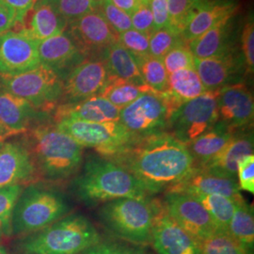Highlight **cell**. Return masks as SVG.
I'll list each match as a JSON object with an SVG mask.
<instances>
[{
  "label": "cell",
  "instance_id": "obj_6",
  "mask_svg": "<svg viewBox=\"0 0 254 254\" xmlns=\"http://www.w3.org/2000/svg\"><path fill=\"white\" fill-rule=\"evenodd\" d=\"M162 200L154 197L122 198L102 204L101 224L112 236L136 246L151 245L154 218Z\"/></svg>",
  "mask_w": 254,
  "mask_h": 254
},
{
  "label": "cell",
  "instance_id": "obj_1",
  "mask_svg": "<svg viewBox=\"0 0 254 254\" xmlns=\"http://www.w3.org/2000/svg\"><path fill=\"white\" fill-rule=\"evenodd\" d=\"M111 160L132 173L151 197L172 190L196 169L187 145L169 131L136 138Z\"/></svg>",
  "mask_w": 254,
  "mask_h": 254
},
{
  "label": "cell",
  "instance_id": "obj_41",
  "mask_svg": "<svg viewBox=\"0 0 254 254\" xmlns=\"http://www.w3.org/2000/svg\"><path fill=\"white\" fill-rule=\"evenodd\" d=\"M149 38V35L131 28L118 34V42L130 52V54L137 62L140 59L150 55Z\"/></svg>",
  "mask_w": 254,
  "mask_h": 254
},
{
  "label": "cell",
  "instance_id": "obj_40",
  "mask_svg": "<svg viewBox=\"0 0 254 254\" xmlns=\"http://www.w3.org/2000/svg\"><path fill=\"white\" fill-rule=\"evenodd\" d=\"M96 9L106 19L117 34L132 28L131 17L127 12L117 8L110 0H99Z\"/></svg>",
  "mask_w": 254,
  "mask_h": 254
},
{
  "label": "cell",
  "instance_id": "obj_43",
  "mask_svg": "<svg viewBox=\"0 0 254 254\" xmlns=\"http://www.w3.org/2000/svg\"><path fill=\"white\" fill-rule=\"evenodd\" d=\"M130 17L132 28L149 36L153 33L154 30V18L149 6V0H140L138 7Z\"/></svg>",
  "mask_w": 254,
  "mask_h": 254
},
{
  "label": "cell",
  "instance_id": "obj_5",
  "mask_svg": "<svg viewBox=\"0 0 254 254\" xmlns=\"http://www.w3.org/2000/svg\"><path fill=\"white\" fill-rule=\"evenodd\" d=\"M68 197L53 185L37 182L24 188L12 214V236L33 234L71 214Z\"/></svg>",
  "mask_w": 254,
  "mask_h": 254
},
{
  "label": "cell",
  "instance_id": "obj_42",
  "mask_svg": "<svg viewBox=\"0 0 254 254\" xmlns=\"http://www.w3.org/2000/svg\"><path fill=\"white\" fill-rule=\"evenodd\" d=\"M241 46H242V57L245 63L247 73L251 74L254 70V15L249 16L246 22L242 35H241Z\"/></svg>",
  "mask_w": 254,
  "mask_h": 254
},
{
  "label": "cell",
  "instance_id": "obj_51",
  "mask_svg": "<svg viewBox=\"0 0 254 254\" xmlns=\"http://www.w3.org/2000/svg\"><path fill=\"white\" fill-rule=\"evenodd\" d=\"M0 254H10L9 252L7 251V249L4 247V246L2 245V244H0Z\"/></svg>",
  "mask_w": 254,
  "mask_h": 254
},
{
  "label": "cell",
  "instance_id": "obj_23",
  "mask_svg": "<svg viewBox=\"0 0 254 254\" xmlns=\"http://www.w3.org/2000/svg\"><path fill=\"white\" fill-rule=\"evenodd\" d=\"M238 8L236 0H206L191 15L182 38L190 43L220 21L235 16Z\"/></svg>",
  "mask_w": 254,
  "mask_h": 254
},
{
  "label": "cell",
  "instance_id": "obj_11",
  "mask_svg": "<svg viewBox=\"0 0 254 254\" xmlns=\"http://www.w3.org/2000/svg\"><path fill=\"white\" fill-rule=\"evenodd\" d=\"M162 202L169 216L200 243L217 232L207 210L190 194L166 192Z\"/></svg>",
  "mask_w": 254,
  "mask_h": 254
},
{
  "label": "cell",
  "instance_id": "obj_10",
  "mask_svg": "<svg viewBox=\"0 0 254 254\" xmlns=\"http://www.w3.org/2000/svg\"><path fill=\"white\" fill-rule=\"evenodd\" d=\"M218 91H207L184 103L170 119L168 131L184 144H189L218 121Z\"/></svg>",
  "mask_w": 254,
  "mask_h": 254
},
{
  "label": "cell",
  "instance_id": "obj_26",
  "mask_svg": "<svg viewBox=\"0 0 254 254\" xmlns=\"http://www.w3.org/2000/svg\"><path fill=\"white\" fill-rule=\"evenodd\" d=\"M30 12L28 23L19 30L25 31L37 43L63 33L68 27V22L42 0L37 1Z\"/></svg>",
  "mask_w": 254,
  "mask_h": 254
},
{
  "label": "cell",
  "instance_id": "obj_3",
  "mask_svg": "<svg viewBox=\"0 0 254 254\" xmlns=\"http://www.w3.org/2000/svg\"><path fill=\"white\" fill-rule=\"evenodd\" d=\"M70 189L73 196L88 207L122 198L151 197L127 169L98 154L84 158L80 171L71 180Z\"/></svg>",
  "mask_w": 254,
  "mask_h": 254
},
{
  "label": "cell",
  "instance_id": "obj_7",
  "mask_svg": "<svg viewBox=\"0 0 254 254\" xmlns=\"http://www.w3.org/2000/svg\"><path fill=\"white\" fill-rule=\"evenodd\" d=\"M0 86L27 101L37 110L49 114L61 104L63 78L44 64L16 74H0Z\"/></svg>",
  "mask_w": 254,
  "mask_h": 254
},
{
  "label": "cell",
  "instance_id": "obj_35",
  "mask_svg": "<svg viewBox=\"0 0 254 254\" xmlns=\"http://www.w3.org/2000/svg\"><path fill=\"white\" fill-rule=\"evenodd\" d=\"M64 17L68 24L95 10L99 0H42Z\"/></svg>",
  "mask_w": 254,
  "mask_h": 254
},
{
  "label": "cell",
  "instance_id": "obj_31",
  "mask_svg": "<svg viewBox=\"0 0 254 254\" xmlns=\"http://www.w3.org/2000/svg\"><path fill=\"white\" fill-rule=\"evenodd\" d=\"M195 197L207 210L217 231L228 233L231 219L236 209V200L218 194H190Z\"/></svg>",
  "mask_w": 254,
  "mask_h": 254
},
{
  "label": "cell",
  "instance_id": "obj_4",
  "mask_svg": "<svg viewBox=\"0 0 254 254\" xmlns=\"http://www.w3.org/2000/svg\"><path fill=\"white\" fill-rule=\"evenodd\" d=\"M101 240L89 218L71 213L43 230L15 238L11 254H81Z\"/></svg>",
  "mask_w": 254,
  "mask_h": 254
},
{
  "label": "cell",
  "instance_id": "obj_20",
  "mask_svg": "<svg viewBox=\"0 0 254 254\" xmlns=\"http://www.w3.org/2000/svg\"><path fill=\"white\" fill-rule=\"evenodd\" d=\"M38 53L41 64L52 69L63 80L74 67L87 59L66 30L40 42Z\"/></svg>",
  "mask_w": 254,
  "mask_h": 254
},
{
  "label": "cell",
  "instance_id": "obj_25",
  "mask_svg": "<svg viewBox=\"0 0 254 254\" xmlns=\"http://www.w3.org/2000/svg\"><path fill=\"white\" fill-rule=\"evenodd\" d=\"M120 109L101 95L67 105H60L53 112V122L71 119L89 123L119 122Z\"/></svg>",
  "mask_w": 254,
  "mask_h": 254
},
{
  "label": "cell",
  "instance_id": "obj_29",
  "mask_svg": "<svg viewBox=\"0 0 254 254\" xmlns=\"http://www.w3.org/2000/svg\"><path fill=\"white\" fill-rule=\"evenodd\" d=\"M236 205L228 233L244 248L249 254H254V213L243 196L236 199Z\"/></svg>",
  "mask_w": 254,
  "mask_h": 254
},
{
  "label": "cell",
  "instance_id": "obj_28",
  "mask_svg": "<svg viewBox=\"0 0 254 254\" xmlns=\"http://www.w3.org/2000/svg\"><path fill=\"white\" fill-rule=\"evenodd\" d=\"M100 59L106 64L111 77L139 85L145 84L135 58L119 42L109 46Z\"/></svg>",
  "mask_w": 254,
  "mask_h": 254
},
{
  "label": "cell",
  "instance_id": "obj_39",
  "mask_svg": "<svg viewBox=\"0 0 254 254\" xmlns=\"http://www.w3.org/2000/svg\"><path fill=\"white\" fill-rule=\"evenodd\" d=\"M162 61L169 74L183 69H195L194 56L191 53L189 44L186 42L169 51L164 56Z\"/></svg>",
  "mask_w": 254,
  "mask_h": 254
},
{
  "label": "cell",
  "instance_id": "obj_8",
  "mask_svg": "<svg viewBox=\"0 0 254 254\" xmlns=\"http://www.w3.org/2000/svg\"><path fill=\"white\" fill-rule=\"evenodd\" d=\"M54 123L83 148L92 149L109 159L116 157L136 139L119 122L89 123L62 119Z\"/></svg>",
  "mask_w": 254,
  "mask_h": 254
},
{
  "label": "cell",
  "instance_id": "obj_16",
  "mask_svg": "<svg viewBox=\"0 0 254 254\" xmlns=\"http://www.w3.org/2000/svg\"><path fill=\"white\" fill-rule=\"evenodd\" d=\"M194 65L206 91H218L243 82L247 73L244 59L236 50L206 59L194 58Z\"/></svg>",
  "mask_w": 254,
  "mask_h": 254
},
{
  "label": "cell",
  "instance_id": "obj_36",
  "mask_svg": "<svg viewBox=\"0 0 254 254\" xmlns=\"http://www.w3.org/2000/svg\"><path fill=\"white\" fill-rule=\"evenodd\" d=\"M206 0H168L171 27L181 34L191 15Z\"/></svg>",
  "mask_w": 254,
  "mask_h": 254
},
{
  "label": "cell",
  "instance_id": "obj_13",
  "mask_svg": "<svg viewBox=\"0 0 254 254\" xmlns=\"http://www.w3.org/2000/svg\"><path fill=\"white\" fill-rule=\"evenodd\" d=\"M66 31L87 59H100L109 46L118 42V34L97 9L70 22Z\"/></svg>",
  "mask_w": 254,
  "mask_h": 254
},
{
  "label": "cell",
  "instance_id": "obj_30",
  "mask_svg": "<svg viewBox=\"0 0 254 254\" xmlns=\"http://www.w3.org/2000/svg\"><path fill=\"white\" fill-rule=\"evenodd\" d=\"M200 76L195 69H183L169 74L167 93L179 107L204 93Z\"/></svg>",
  "mask_w": 254,
  "mask_h": 254
},
{
  "label": "cell",
  "instance_id": "obj_44",
  "mask_svg": "<svg viewBox=\"0 0 254 254\" xmlns=\"http://www.w3.org/2000/svg\"><path fill=\"white\" fill-rule=\"evenodd\" d=\"M237 182L240 190L254 193V155L242 158L237 165Z\"/></svg>",
  "mask_w": 254,
  "mask_h": 254
},
{
  "label": "cell",
  "instance_id": "obj_33",
  "mask_svg": "<svg viewBox=\"0 0 254 254\" xmlns=\"http://www.w3.org/2000/svg\"><path fill=\"white\" fill-rule=\"evenodd\" d=\"M26 186L13 185L0 189V242L12 238V214L19 195Z\"/></svg>",
  "mask_w": 254,
  "mask_h": 254
},
{
  "label": "cell",
  "instance_id": "obj_15",
  "mask_svg": "<svg viewBox=\"0 0 254 254\" xmlns=\"http://www.w3.org/2000/svg\"><path fill=\"white\" fill-rule=\"evenodd\" d=\"M218 122L233 131L253 128L254 101L252 91L240 82L218 90Z\"/></svg>",
  "mask_w": 254,
  "mask_h": 254
},
{
  "label": "cell",
  "instance_id": "obj_46",
  "mask_svg": "<svg viewBox=\"0 0 254 254\" xmlns=\"http://www.w3.org/2000/svg\"><path fill=\"white\" fill-rule=\"evenodd\" d=\"M149 6L154 18V30L169 27L170 16L168 0H149Z\"/></svg>",
  "mask_w": 254,
  "mask_h": 254
},
{
  "label": "cell",
  "instance_id": "obj_48",
  "mask_svg": "<svg viewBox=\"0 0 254 254\" xmlns=\"http://www.w3.org/2000/svg\"><path fill=\"white\" fill-rule=\"evenodd\" d=\"M9 8L15 10L18 17V25L22 27L24 19L28 14V12L33 8L38 0H0Z\"/></svg>",
  "mask_w": 254,
  "mask_h": 254
},
{
  "label": "cell",
  "instance_id": "obj_18",
  "mask_svg": "<svg viewBox=\"0 0 254 254\" xmlns=\"http://www.w3.org/2000/svg\"><path fill=\"white\" fill-rule=\"evenodd\" d=\"M151 245L158 254H201V243L169 216L163 202L154 218Z\"/></svg>",
  "mask_w": 254,
  "mask_h": 254
},
{
  "label": "cell",
  "instance_id": "obj_2",
  "mask_svg": "<svg viewBox=\"0 0 254 254\" xmlns=\"http://www.w3.org/2000/svg\"><path fill=\"white\" fill-rule=\"evenodd\" d=\"M22 136L32 154L40 181L61 185L71 181L80 171L84 148L54 122L45 121Z\"/></svg>",
  "mask_w": 254,
  "mask_h": 254
},
{
  "label": "cell",
  "instance_id": "obj_32",
  "mask_svg": "<svg viewBox=\"0 0 254 254\" xmlns=\"http://www.w3.org/2000/svg\"><path fill=\"white\" fill-rule=\"evenodd\" d=\"M150 91L153 90L145 84L139 85L110 76L106 88L100 95L116 108L122 109L137 99L140 95Z\"/></svg>",
  "mask_w": 254,
  "mask_h": 254
},
{
  "label": "cell",
  "instance_id": "obj_19",
  "mask_svg": "<svg viewBox=\"0 0 254 254\" xmlns=\"http://www.w3.org/2000/svg\"><path fill=\"white\" fill-rule=\"evenodd\" d=\"M47 120L49 114L37 110L27 101L0 86V123L11 137L25 135L31 128Z\"/></svg>",
  "mask_w": 254,
  "mask_h": 254
},
{
  "label": "cell",
  "instance_id": "obj_34",
  "mask_svg": "<svg viewBox=\"0 0 254 254\" xmlns=\"http://www.w3.org/2000/svg\"><path fill=\"white\" fill-rule=\"evenodd\" d=\"M146 85L156 92H165L169 89V73L161 59L148 55L136 62Z\"/></svg>",
  "mask_w": 254,
  "mask_h": 254
},
{
  "label": "cell",
  "instance_id": "obj_17",
  "mask_svg": "<svg viewBox=\"0 0 254 254\" xmlns=\"http://www.w3.org/2000/svg\"><path fill=\"white\" fill-rule=\"evenodd\" d=\"M38 44L23 30L0 35V74H16L41 64Z\"/></svg>",
  "mask_w": 254,
  "mask_h": 254
},
{
  "label": "cell",
  "instance_id": "obj_50",
  "mask_svg": "<svg viewBox=\"0 0 254 254\" xmlns=\"http://www.w3.org/2000/svg\"><path fill=\"white\" fill-rule=\"evenodd\" d=\"M11 136L9 132L7 131V129L2 126V124L0 123V141L4 142L6 140H8V138H10Z\"/></svg>",
  "mask_w": 254,
  "mask_h": 254
},
{
  "label": "cell",
  "instance_id": "obj_24",
  "mask_svg": "<svg viewBox=\"0 0 254 254\" xmlns=\"http://www.w3.org/2000/svg\"><path fill=\"white\" fill-rule=\"evenodd\" d=\"M240 191L236 178L209 173L196 168L189 177L169 192L218 194L236 200L242 196Z\"/></svg>",
  "mask_w": 254,
  "mask_h": 254
},
{
  "label": "cell",
  "instance_id": "obj_52",
  "mask_svg": "<svg viewBox=\"0 0 254 254\" xmlns=\"http://www.w3.org/2000/svg\"><path fill=\"white\" fill-rule=\"evenodd\" d=\"M2 144H3V142H1V141H0V148H1V146H2Z\"/></svg>",
  "mask_w": 254,
  "mask_h": 254
},
{
  "label": "cell",
  "instance_id": "obj_37",
  "mask_svg": "<svg viewBox=\"0 0 254 254\" xmlns=\"http://www.w3.org/2000/svg\"><path fill=\"white\" fill-rule=\"evenodd\" d=\"M184 42L181 34L170 27L156 29L149 38V53L154 58L162 60L169 51Z\"/></svg>",
  "mask_w": 254,
  "mask_h": 254
},
{
  "label": "cell",
  "instance_id": "obj_27",
  "mask_svg": "<svg viewBox=\"0 0 254 254\" xmlns=\"http://www.w3.org/2000/svg\"><path fill=\"white\" fill-rule=\"evenodd\" d=\"M235 131L218 122L207 131L192 140L187 147L196 168H200L216 157L227 145Z\"/></svg>",
  "mask_w": 254,
  "mask_h": 254
},
{
  "label": "cell",
  "instance_id": "obj_9",
  "mask_svg": "<svg viewBox=\"0 0 254 254\" xmlns=\"http://www.w3.org/2000/svg\"><path fill=\"white\" fill-rule=\"evenodd\" d=\"M173 113L163 92L150 91L120 109L119 123L130 134L139 138L168 131Z\"/></svg>",
  "mask_w": 254,
  "mask_h": 254
},
{
  "label": "cell",
  "instance_id": "obj_21",
  "mask_svg": "<svg viewBox=\"0 0 254 254\" xmlns=\"http://www.w3.org/2000/svg\"><path fill=\"white\" fill-rule=\"evenodd\" d=\"M254 137L253 128L236 131L227 145L200 170L217 173L237 179V165L247 155L254 154Z\"/></svg>",
  "mask_w": 254,
  "mask_h": 254
},
{
  "label": "cell",
  "instance_id": "obj_12",
  "mask_svg": "<svg viewBox=\"0 0 254 254\" xmlns=\"http://www.w3.org/2000/svg\"><path fill=\"white\" fill-rule=\"evenodd\" d=\"M109 78L107 66L101 59H86L64 78L60 105L74 104L100 95Z\"/></svg>",
  "mask_w": 254,
  "mask_h": 254
},
{
  "label": "cell",
  "instance_id": "obj_38",
  "mask_svg": "<svg viewBox=\"0 0 254 254\" xmlns=\"http://www.w3.org/2000/svg\"><path fill=\"white\" fill-rule=\"evenodd\" d=\"M201 254H249L226 232H215L201 243Z\"/></svg>",
  "mask_w": 254,
  "mask_h": 254
},
{
  "label": "cell",
  "instance_id": "obj_45",
  "mask_svg": "<svg viewBox=\"0 0 254 254\" xmlns=\"http://www.w3.org/2000/svg\"><path fill=\"white\" fill-rule=\"evenodd\" d=\"M81 254H146L143 251L111 240H101Z\"/></svg>",
  "mask_w": 254,
  "mask_h": 254
},
{
  "label": "cell",
  "instance_id": "obj_14",
  "mask_svg": "<svg viewBox=\"0 0 254 254\" xmlns=\"http://www.w3.org/2000/svg\"><path fill=\"white\" fill-rule=\"evenodd\" d=\"M37 182L41 181L24 136L4 141L0 148V189Z\"/></svg>",
  "mask_w": 254,
  "mask_h": 254
},
{
  "label": "cell",
  "instance_id": "obj_49",
  "mask_svg": "<svg viewBox=\"0 0 254 254\" xmlns=\"http://www.w3.org/2000/svg\"><path fill=\"white\" fill-rule=\"evenodd\" d=\"M117 8L131 16V14L136 10L138 7L140 0H110Z\"/></svg>",
  "mask_w": 254,
  "mask_h": 254
},
{
  "label": "cell",
  "instance_id": "obj_47",
  "mask_svg": "<svg viewBox=\"0 0 254 254\" xmlns=\"http://www.w3.org/2000/svg\"><path fill=\"white\" fill-rule=\"evenodd\" d=\"M18 17L14 9L0 1V35L18 26Z\"/></svg>",
  "mask_w": 254,
  "mask_h": 254
},
{
  "label": "cell",
  "instance_id": "obj_22",
  "mask_svg": "<svg viewBox=\"0 0 254 254\" xmlns=\"http://www.w3.org/2000/svg\"><path fill=\"white\" fill-rule=\"evenodd\" d=\"M235 16L220 21L188 43L194 58L206 59L236 50Z\"/></svg>",
  "mask_w": 254,
  "mask_h": 254
}]
</instances>
